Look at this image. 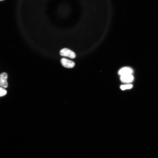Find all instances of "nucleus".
Returning a JSON list of instances; mask_svg holds the SVG:
<instances>
[{"instance_id":"obj_4","label":"nucleus","mask_w":158,"mask_h":158,"mask_svg":"<svg viewBox=\"0 0 158 158\" xmlns=\"http://www.w3.org/2000/svg\"><path fill=\"white\" fill-rule=\"evenodd\" d=\"M133 72V69L129 67H124L121 68L118 71V74L121 75L132 74Z\"/></svg>"},{"instance_id":"obj_6","label":"nucleus","mask_w":158,"mask_h":158,"mask_svg":"<svg viewBox=\"0 0 158 158\" xmlns=\"http://www.w3.org/2000/svg\"><path fill=\"white\" fill-rule=\"evenodd\" d=\"M133 87V85L130 84L121 85L120 86L121 89L122 90L131 89Z\"/></svg>"},{"instance_id":"obj_5","label":"nucleus","mask_w":158,"mask_h":158,"mask_svg":"<svg viewBox=\"0 0 158 158\" xmlns=\"http://www.w3.org/2000/svg\"><path fill=\"white\" fill-rule=\"evenodd\" d=\"M134 80V77L132 74L121 76L120 80L121 82L126 83H130Z\"/></svg>"},{"instance_id":"obj_1","label":"nucleus","mask_w":158,"mask_h":158,"mask_svg":"<svg viewBox=\"0 0 158 158\" xmlns=\"http://www.w3.org/2000/svg\"><path fill=\"white\" fill-rule=\"evenodd\" d=\"M59 53L61 56H66L71 59H74L76 57L74 52L67 48H64L61 49Z\"/></svg>"},{"instance_id":"obj_3","label":"nucleus","mask_w":158,"mask_h":158,"mask_svg":"<svg viewBox=\"0 0 158 158\" xmlns=\"http://www.w3.org/2000/svg\"><path fill=\"white\" fill-rule=\"evenodd\" d=\"M61 62L63 66L68 68H71L75 66L74 62L65 58H62L61 60Z\"/></svg>"},{"instance_id":"obj_7","label":"nucleus","mask_w":158,"mask_h":158,"mask_svg":"<svg viewBox=\"0 0 158 158\" xmlns=\"http://www.w3.org/2000/svg\"><path fill=\"white\" fill-rule=\"evenodd\" d=\"M6 93V90L4 88L0 87V97L5 96Z\"/></svg>"},{"instance_id":"obj_2","label":"nucleus","mask_w":158,"mask_h":158,"mask_svg":"<svg viewBox=\"0 0 158 158\" xmlns=\"http://www.w3.org/2000/svg\"><path fill=\"white\" fill-rule=\"evenodd\" d=\"M7 74L3 72L0 74V86L3 88H7L8 86L7 81Z\"/></svg>"},{"instance_id":"obj_8","label":"nucleus","mask_w":158,"mask_h":158,"mask_svg":"<svg viewBox=\"0 0 158 158\" xmlns=\"http://www.w3.org/2000/svg\"><path fill=\"white\" fill-rule=\"evenodd\" d=\"M4 0H0V1H4Z\"/></svg>"}]
</instances>
